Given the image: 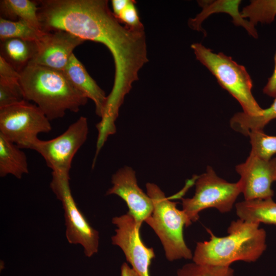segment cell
<instances>
[{
	"mask_svg": "<svg viewBox=\"0 0 276 276\" xmlns=\"http://www.w3.org/2000/svg\"><path fill=\"white\" fill-rule=\"evenodd\" d=\"M38 16L43 31L62 30L83 39L102 43L113 57L115 74L110 97L121 102L139 80L148 61L144 29L122 26L107 0H42Z\"/></svg>",
	"mask_w": 276,
	"mask_h": 276,
	"instance_id": "obj_1",
	"label": "cell"
},
{
	"mask_svg": "<svg viewBox=\"0 0 276 276\" xmlns=\"http://www.w3.org/2000/svg\"><path fill=\"white\" fill-rule=\"evenodd\" d=\"M20 75L25 99L33 101L50 121L63 118L67 110L77 112L87 102L63 71L29 63Z\"/></svg>",
	"mask_w": 276,
	"mask_h": 276,
	"instance_id": "obj_2",
	"label": "cell"
},
{
	"mask_svg": "<svg viewBox=\"0 0 276 276\" xmlns=\"http://www.w3.org/2000/svg\"><path fill=\"white\" fill-rule=\"evenodd\" d=\"M259 225L239 219L231 222L228 235L221 237L206 228L210 239L197 243L193 262L218 266H230L239 261L256 262L267 247L266 233Z\"/></svg>",
	"mask_w": 276,
	"mask_h": 276,
	"instance_id": "obj_3",
	"label": "cell"
},
{
	"mask_svg": "<svg viewBox=\"0 0 276 276\" xmlns=\"http://www.w3.org/2000/svg\"><path fill=\"white\" fill-rule=\"evenodd\" d=\"M147 193L151 198L153 209L145 220L159 238L168 260L191 259L193 255L185 243L183 227L190 225L182 210L176 207L155 184H146Z\"/></svg>",
	"mask_w": 276,
	"mask_h": 276,
	"instance_id": "obj_4",
	"label": "cell"
},
{
	"mask_svg": "<svg viewBox=\"0 0 276 276\" xmlns=\"http://www.w3.org/2000/svg\"><path fill=\"white\" fill-rule=\"evenodd\" d=\"M197 60L215 77L219 85L240 103L243 112L261 115V108L252 94V82L245 67L222 52L214 53L200 43L191 45Z\"/></svg>",
	"mask_w": 276,
	"mask_h": 276,
	"instance_id": "obj_5",
	"label": "cell"
},
{
	"mask_svg": "<svg viewBox=\"0 0 276 276\" xmlns=\"http://www.w3.org/2000/svg\"><path fill=\"white\" fill-rule=\"evenodd\" d=\"M240 193L239 181L227 182L208 166L205 172L197 176L194 195L182 198V210L191 225L199 219V214L203 210L215 208L222 213L230 212Z\"/></svg>",
	"mask_w": 276,
	"mask_h": 276,
	"instance_id": "obj_6",
	"label": "cell"
},
{
	"mask_svg": "<svg viewBox=\"0 0 276 276\" xmlns=\"http://www.w3.org/2000/svg\"><path fill=\"white\" fill-rule=\"evenodd\" d=\"M51 130L50 121L28 101L0 108V134L21 149H29L38 134Z\"/></svg>",
	"mask_w": 276,
	"mask_h": 276,
	"instance_id": "obj_7",
	"label": "cell"
},
{
	"mask_svg": "<svg viewBox=\"0 0 276 276\" xmlns=\"http://www.w3.org/2000/svg\"><path fill=\"white\" fill-rule=\"evenodd\" d=\"M52 176L50 188L62 205L67 240L70 244L81 245L85 255L91 257L98 251L99 232L78 208L71 193L70 175L52 173Z\"/></svg>",
	"mask_w": 276,
	"mask_h": 276,
	"instance_id": "obj_8",
	"label": "cell"
},
{
	"mask_svg": "<svg viewBox=\"0 0 276 276\" xmlns=\"http://www.w3.org/2000/svg\"><path fill=\"white\" fill-rule=\"evenodd\" d=\"M88 133L87 118L80 117L62 133L49 140H36L29 149L44 158L52 173L68 175L74 156L85 142Z\"/></svg>",
	"mask_w": 276,
	"mask_h": 276,
	"instance_id": "obj_9",
	"label": "cell"
},
{
	"mask_svg": "<svg viewBox=\"0 0 276 276\" xmlns=\"http://www.w3.org/2000/svg\"><path fill=\"white\" fill-rule=\"evenodd\" d=\"M117 226L116 234L111 237L112 244L123 251L126 260L139 276H150L149 267L155 258L153 248L147 247L140 235L141 226L128 212L112 219Z\"/></svg>",
	"mask_w": 276,
	"mask_h": 276,
	"instance_id": "obj_10",
	"label": "cell"
},
{
	"mask_svg": "<svg viewBox=\"0 0 276 276\" xmlns=\"http://www.w3.org/2000/svg\"><path fill=\"white\" fill-rule=\"evenodd\" d=\"M235 169L240 176L239 182L244 200L272 198L271 185L276 181V157L264 159L250 152L246 160L237 165Z\"/></svg>",
	"mask_w": 276,
	"mask_h": 276,
	"instance_id": "obj_11",
	"label": "cell"
},
{
	"mask_svg": "<svg viewBox=\"0 0 276 276\" xmlns=\"http://www.w3.org/2000/svg\"><path fill=\"white\" fill-rule=\"evenodd\" d=\"M85 41L62 30L45 32L36 42V51L30 62L63 71L74 50Z\"/></svg>",
	"mask_w": 276,
	"mask_h": 276,
	"instance_id": "obj_12",
	"label": "cell"
},
{
	"mask_svg": "<svg viewBox=\"0 0 276 276\" xmlns=\"http://www.w3.org/2000/svg\"><path fill=\"white\" fill-rule=\"evenodd\" d=\"M112 186L106 195H118L126 203L128 212L141 226L143 222L151 214L153 204L151 198L138 186L135 171L125 166L118 170L111 178Z\"/></svg>",
	"mask_w": 276,
	"mask_h": 276,
	"instance_id": "obj_13",
	"label": "cell"
},
{
	"mask_svg": "<svg viewBox=\"0 0 276 276\" xmlns=\"http://www.w3.org/2000/svg\"><path fill=\"white\" fill-rule=\"evenodd\" d=\"M66 77L79 91L94 101L96 114L101 118L105 110L107 96L89 75L84 65L74 54L63 71Z\"/></svg>",
	"mask_w": 276,
	"mask_h": 276,
	"instance_id": "obj_14",
	"label": "cell"
},
{
	"mask_svg": "<svg viewBox=\"0 0 276 276\" xmlns=\"http://www.w3.org/2000/svg\"><path fill=\"white\" fill-rule=\"evenodd\" d=\"M240 0L198 1V3L202 8L201 12L194 18L189 20V26L192 29L206 33L201 27V24L209 15L214 13L224 12L229 14L233 18V22L237 26L243 27L248 34L255 38L258 34L255 26L249 21L243 18L239 11Z\"/></svg>",
	"mask_w": 276,
	"mask_h": 276,
	"instance_id": "obj_15",
	"label": "cell"
},
{
	"mask_svg": "<svg viewBox=\"0 0 276 276\" xmlns=\"http://www.w3.org/2000/svg\"><path fill=\"white\" fill-rule=\"evenodd\" d=\"M235 208L236 214L244 221L276 225V202L272 198L244 200L237 203Z\"/></svg>",
	"mask_w": 276,
	"mask_h": 276,
	"instance_id": "obj_16",
	"label": "cell"
},
{
	"mask_svg": "<svg viewBox=\"0 0 276 276\" xmlns=\"http://www.w3.org/2000/svg\"><path fill=\"white\" fill-rule=\"evenodd\" d=\"M0 134V176L12 175L17 179L29 172L25 153Z\"/></svg>",
	"mask_w": 276,
	"mask_h": 276,
	"instance_id": "obj_17",
	"label": "cell"
},
{
	"mask_svg": "<svg viewBox=\"0 0 276 276\" xmlns=\"http://www.w3.org/2000/svg\"><path fill=\"white\" fill-rule=\"evenodd\" d=\"M36 51V42L18 38L1 41V55L18 72L32 60Z\"/></svg>",
	"mask_w": 276,
	"mask_h": 276,
	"instance_id": "obj_18",
	"label": "cell"
},
{
	"mask_svg": "<svg viewBox=\"0 0 276 276\" xmlns=\"http://www.w3.org/2000/svg\"><path fill=\"white\" fill-rule=\"evenodd\" d=\"M1 14L3 18L22 19L35 29L42 31L38 16V2L30 0H1Z\"/></svg>",
	"mask_w": 276,
	"mask_h": 276,
	"instance_id": "obj_19",
	"label": "cell"
},
{
	"mask_svg": "<svg viewBox=\"0 0 276 276\" xmlns=\"http://www.w3.org/2000/svg\"><path fill=\"white\" fill-rule=\"evenodd\" d=\"M276 119V97L270 106L264 109L261 115L251 116L243 112L236 113L231 119V127L235 131L248 136L254 130H263L271 121Z\"/></svg>",
	"mask_w": 276,
	"mask_h": 276,
	"instance_id": "obj_20",
	"label": "cell"
},
{
	"mask_svg": "<svg viewBox=\"0 0 276 276\" xmlns=\"http://www.w3.org/2000/svg\"><path fill=\"white\" fill-rule=\"evenodd\" d=\"M45 33V31L37 30L20 19L17 20H10L0 18L1 41L9 38H18L36 42Z\"/></svg>",
	"mask_w": 276,
	"mask_h": 276,
	"instance_id": "obj_21",
	"label": "cell"
},
{
	"mask_svg": "<svg viewBox=\"0 0 276 276\" xmlns=\"http://www.w3.org/2000/svg\"><path fill=\"white\" fill-rule=\"evenodd\" d=\"M243 18H248L254 26L258 22L270 24L276 16V0H253L241 12Z\"/></svg>",
	"mask_w": 276,
	"mask_h": 276,
	"instance_id": "obj_22",
	"label": "cell"
},
{
	"mask_svg": "<svg viewBox=\"0 0 276 276\" xmlns=\"http://www.w3.org/2000/svg\"><path fill=\"white\" fill-rule=\"evenodd\" d=\"M251 146V152L258 157L270 159L276 154V136L268 135L263 130H254L248 135Z\"/></svg>",
	"mask_w": 276,
	"mask_h": 276,
	"instance_id": "obj_23",
	"label": "cell"
},
{
	"mask_svg": "<svg viewBox=\"0 0 276 276\" xmlns=\"http://www.w3.org/2000/svg\"><path fill=\"white\" fill-rule=\"evenodd\" d=\"M177 276H235L230 266H218L197 264L195 262L184 265L178 269Z\"/></svg>",
	"mask_w": 276,
	"mask_h": 276,
	"instance_id": "obj_24",
	"label": "cell"
},
{
	"mask_svg": "<svg viewBox=\"0 0 276 276\" xmlns=\"http://www.w3.org/2000/svg\"><path fill=\"white\" fill-rule=\"evenodd\" d=\"M20 84L0 83V108L10 106L25 100Z\"/></svg>",
	"mask_w": 276,
	"mask_h": 276,
	"instance_id": "obj_25",
	"label": "cell"
},
{
	"mask_svg": "<svg viewBox=\"0 0 276 276\" xmlns=\"http://www.w3.org/2000/svg\"><path fill=\"white\" fill-rule=\"evenodd\" d=\"M135 4L134 1L129 0V3L117 19L129 28L136 30L144 29V26L140 20Z\"/></svg>",
	"mask_w": 276,
	"mask_h": 276,
	"instance_id": "obj_26",
	"label": "cell"
},
{
	"mask_svg": "<svg viewBox=\"0 0 276 276\" xmlns=\"http://www.w3.org/2000/svg\"><path fill=\"white\" fill-rule=\"evenodd\" d=\"M20 73L0 56V83L19 84Z\"/></svg>",
	"mask_w": 276,
	"mask_h": 276,
	"instance_id": "obj_27",
	"label": "cell"
},
{
	"mask_svg": "<svg viewBox=\"0 0 276 276\" xmlns=\"http://www.w3.org/2000/svg\"><path fill=\"white\" fill-rule=\"evenodd\" d=\"M263 92L267 96L276 97V52L274 56V67L271 76L268 78V81L263 88Z\"/></svg>",
	"mask_w": 276,
	"mask_h": 276,
	"instance_id": "obj_28",
	"label": "cell"
},
{
	"mask_svg": "<svg viewBox=\"0 0 276 276\" xmlns=\"http://www.w3.org/2000/svg\"><path fill=\"white\" fill-rule=\"evenodd\" d=\"M129 0H112L111 4L112 6L113 14L117 18L121 12L129 3Z\"/></svg>",
	"mask_w": 276,
	"mask_h": 276,
	"instance_id": "obj_29",
	"label": "cell"
},
{
	"mask_svg": "<svg viewBox=\"0 0 276 276\" xmlns=\"http://www.w3.org/2000/svg\"><path fill=\"white\" fill-rule=\"evenodd\" d=\"M121 276H139L127 263H123L121 267Z\"/></svg>",
	"mask_w": 276,
	"mask_h": 276,
	"instance_id": "obj_30",
	"label": "cell"
}]
</instances>
